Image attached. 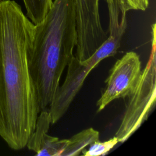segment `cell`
Segmentation results:
<instances>
[{
  "mask_svg": "<svg viewBox=\"0 0 156 156\" xmlns=\"http://www.w3.org/2000/svg\"><path fill=\"white\" fill-rule=\"evenodd\" d=\"M35 25L12 0L0 2V136L24 148L40 112L29 60Z\"/></svg>",
  "mask_w": 156,
  "mask_h": 156,
  "instance_id": "obj_1",
  "label": "cell"
},
{
  "mask_svg": "<svg viewBox=\"0 0 156 156\" xmlns=\"http://www.w3.org/2000/svg\"><path fill=\"white\" fill-rule=\"evenodd\" d=\"M77 32L74 0H54L35 27L29 69L40 110L49 107L65 68L74 56Z\"/></svg>",
  "mask_w": 156,
  "mask_h": 156,
  "instance_id": "obj_2",
  "label": "cell"
},
{
  "mask_svg": "<svg viewBox=\"0 0 156 156\" xmlns=\"http://www.w3.org/2000/svg\"><path fill=\"white\" fill-rule=\"evenodd\" d=\"M152 49L149 60L140 77L127 96V102L121 124L115 136L124 143L147 120L156 100V38L155 24L152 26Z\"/></svg>",
  "mask_w": 156,
  "mask_h": 156,
  "instance_id": "obj_3",
  "label": "cell"
},
{
  "mask_svg": "<svg viewBox=\"0 0 156 156\" xmlns=\"http://www.w3.org/2000/svg\"><path fill=\"white\" fill-rule=\"evenodd\" d=\"M122 38L108 35L105 41L88 59L79 60L73 56L68 65L63 83L59 86L49 105L51 124L56 123L68 110L91 71L105 58L116 54Z\"/></svg>",
  "mask_w": 156,
  "mask_h": 156,
  "instance_id": "obj_4",
  "label": "cell"
},
{
  "mask_svg": "<svg viewBox=\"0 0 156 156\" xmlns=\"http://www.w3.org/2000/svg\"><path fill=\"white\" fill-rule=\"evenodd\" d=\"M76 24V55L83 61L90 58L105 41L99 14V0H74Z\"/></svg>",
  "mask_w": 156,
  "mask_h": 156,
  "instance_id": "obj_5",
  "label": "cell"
},
{
  "mask_svg": "<svg viewBox=\"0 0 156 156\" xmlns=\"http://www.w3.org/2000/svg\"><path fill=\"white\" fill-rule=\"evenodd\" d=\"M141 73L139 55L133 51L126 52L111 69L106 87L97 101L98 112L102 110L115 99L126 97L135 86Z\"/></svg>",
  "mask_w": 156,
  "mask_h": 156,
  "instance_id": "obj_6",
  "label": "cell"
},
{
  "mask_svg": "<svg viewBox=\"0 0 156 156\" xmlns=\"http://www.w3.org/2000/svg\"><path fill=\"white\" fill-rule=\"evenodd\" d=\"M51 122L49 110L46 108L41 110L37 119L35 130L26 145L37 156H61L66 145L67 139L60 140L48 134Z\"/></svg>",
  "mask_w": 156,
  "mask_h": 156,
  "instance_id": "obj_7",
  "label": "cell"
},
{
  "mask_svg": "<svg viewBox=\"0 0 156 156\" xmlns=\"http://www.w3.org/2000/svg\"><path fill=\"white\" fill-rule=\"evenodd\" d=\"M108 10L109 35L122 38L127 27L126 13L131 10L144 11L149 0H104Z\"/></svg>",
  "mask_w": 156,
  "mask_h": 156,
  "instance_id": "obj_8",
  "label": "cell"
},
{
  "mask_svg": "<svg viewBox=\"0 0 156 156\" xmlns=\"http://www.w3.org/2000/svg\"><path fill=\"white\" fill-rule=\"evenodd\" d=\"M99 133L92 127L84 129L67 139L61 156H77L88 146L99 140Z\"/></svg>",
  "mask_w": 156,
  "mask_h": 156,
  "instance_id": "obj_9",
  "label": "cell"
},
{
  "mask_svg": "<svg viewBox=\"0 0 156 156\" xmlns=\"http://www.w3.org/2000/svg\"><path fill=\"white\" fill-rule=\"evenodd\" d=\"M26 16L35 24L40 23L51 9L53 0H23Z\"/></svg>",
  "mask_w": 156,
  "mask_h": 156,
  "instance_id": "obj_10",
  "label": "cell"
},
{
  "mask_svg": "<svg viewBox=\"0 0 156 156\" xmlns=\"http://www.w3.org/2000/svg\"><path fill=\"white\" fill-rule=\"evenodd\" d=\"M118 143V140L115 136L113 138L103 142H100L98 140L91 143L88 150H86L85 149L83 150L82 153L84 156L104 155Z\"/></svg>",
  "mask_w": 156,
  "mask_h": 156,
  "instance_id": "obj_11",
  "label": "cell"
},
{
  "mask_svg": "<svg viewBox=\"0 0 156 156\" xmlns=\"http://www.w3.org/2000/svg\"><path fill=\"white\" fill-rule=\"evenodd\" d=\"M2 1V0H0V2H1Z\"/></svg>",
  "mask_w": 156,
  "mask_h": 156,
  "instance_id": "obj_12",
  "label": "cell"
}]
</instances>
